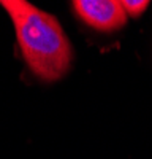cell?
I'll list each match as a JSON object with an SVG mask.
<instances>
[{"instance_id": "cell-1", "label": "cell", "mask_w": 152, "mask_h": 159, "mask_svg": "<svg viewBox=\"0 0 152 159\" xmlns=\"http://www.w3.org/2000/svg\"><path fill=\"white\" fill-rule=\"evenodd\" d=\"M0 5L15 25L30 72L44 83L62 80L73 65L74 49L59 19L25 0H2Z\"/></svg>"}, {"instance_id": "cell-2", "label": "cell", "mask_w": 152, "mask_h": 159, "mask_svg": "<svg viewBox=\"0 0 152 159\" xmlns=\"http://www.w3.org/2000/svg\"><path fill=\"white\" fill-rule=\"evenodd\" d=\"M74 15L98 32H116L127 24V15L119 0H76Z\"/></svg>"}, {"instance_id": "cell-3", "label": "cell", "mask_w": 152, "mask_h": 159, "mask_svg": "<svg viewBox=\"0 0 152 159\" xmlns=\"http://www.w3.org/2000/svg\"><path fill=\"white\" fill-rule=\"evenodd\" d=\"M120 3L127 18H139L149 7L147 0H138V2H135V0H122Z\"/></svg>"}]
</instances>
